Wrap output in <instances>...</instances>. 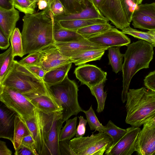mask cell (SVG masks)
I'll return each instance as SVG.
<instances>
[{
  "instance_id": "obj_11",
  "label": "cell",
  "mask_w": 155,
  "mask_h": 155,
  "mask_svg": "<svg viewBox=\"0 0 155 155\" xmlns=\"http://www.w3.org/2000/svg\"><path fill=\"white\" fill-rule=\"evenodd\" d=\"M131 21L134 28L155 29V2L137 5L133 14Z\"/></svg>"
},
{
  "instance_id": "obj_47",
  "label": "cell",
  "mask_w": 155,
  "mask_h": 155,
  "mask_svg": "<svg viewBox=\"0 0 155 155\" xmlns=\"http://www.w3.org/2000/svg\"><path fill=\"white\" fill-rule=\"evenodd\" d=\"M12 151L7 147L6 143L0 141V155H12Z\"/></svg>"
},
{
  "instance_id": "obj_2",
  "label": "cell",
  "mask_w": 155,
  "mask_h": 155,
  "mask_svg": "<svg viewBox=\"0 0 155 155\" xmlns=\"http://www.w3.org/2000/svg\"><path fill=\"white\" fill-rule=\"evenodd\" d=\"M153 46L150 43L141 40L129 44L124 54L123 64V90L121 99L123 103L126 101L127 93L131 80L139 70L149 68L153 59Z\"/></svg>"
},
{
  "instance_id": "obj_54",
  "label": "cell",
  "mask_w": 155,
  "mask_h": 155,
  "mask_svg": "<svg viewBox=\"0 0 155 155\" xmlns=\"http://www.w3.org/2000/svg\"><path fill=\"white\" fill-rule=\"evenodd\" d=\"M54 0H47L48 4V7L50 8L52 2Z\"/></svg>"
},
{
  "instance_id": "obj_35",
  "label": "cell",
  "mask_w": 155,
  "mask_h": 155,
  "mask_svg": "<svg viewBox=\"0 0 155 155\" xmlns=\"http://www.w3.org/2000/svg\"><path fill=\"white\" fill-rule=\"evenodd\" d=\"M14 7L25 15L32 14L35 12L36 4L29 0H12Z\"/></svg>"
},
{
  "instance_id": "obj_37",
  "label": "cell",
  "mask_w": 155,
  "mask_h": 155,
  "mask_svg": "<svg viewBox=\"0 0 155 155\" xmlns=\"http://www.w3.org/2000/svg\"><path fill=\"white\" fill-rule=\"evenodd\" d=\"M40 55L39 51L33 52L18 62L24 66L38 65L39 63Z\"/></svg>"
},
{
  "instance_id": "obj_39",
  "label": "cell",
  "mask_w": 155,
  "mask_h": 155,
  "mask_svg": "<svg viewBox=\"0 0 155 155\" xmlns=\"http://www.w3.org/2000/svg\"><path fill=\"white\" fill-rule=\"evenodd\" d=\"M50 9L54 16L67 13L66 8L60 0H54L51 4Z\"/></svg>"
},
{
  "instance_id": "obj_48",
  "label": "cell",
  "mask_w": 155,
  "mask_h": 155,
  "mask_svg": "<svg viewBox=\"0 0 155 155\" xmlns=\"http://www.w3.org/2000/svg\"><path fill=\"white\" fill-rule=\"evenodd\" d=\"M13 6L12 0H0V7L9 9Z\"/></svg>"
},
{
  "instance_id": "obj_25",
  "label": "cell",
  "mask_w": 155,
  "mask_h": 155,
  "mask_svg": "<svg viewBox=\"0 0 155 155\" xmlns=\"http://www.w3.org/2000/svg\"><path fill=\"white\" fill-rule=\"evenodd\" d=\"M30 134L28 128L21 117L17 115L15 119L13 142L15 152L21 146L22 140L25 137Z\"/></svg>"
},
{
  "instance_id": "obj_55",
  "label": "cell",
  "mask_w": 155,
  "mask_h": 155,
  "mask_svg": "<svg viewBox=\"0 0 155 155\" xmlns=\"http://www.w3.org/2000/svg\"><path fill=\"white\" fill-rule=\"evenodd\" d=\"M143 0H137V5L141 4Z\"/></svg>"
},
{
  "instance_id": "obj_45",
  "label": "cell",
  "mask_w": 155,
  "mask_h": 155,
  "mask_svg": "<svg viewBox=\"0 0 155 155\" xmlns=\"http://www.w3.org/2000/svg\"><path fill=\"white\" fill-rule=\"evenodd\" d=\"M9 39L0 30V48L1 49H7L10 45Z\"/></svg>"
},
{
  "instance_id": "obj_30",
  "label": "cell",
  "mask_w": 155,
  "mask_h": 155,
  "mask_svg": "<svg viewBox=\"0 0 155 155\" xmlns=\"http://www.w3.org/2000/svg\"><path fill=\"white\" fill-rule=\"evenodd\" d=\"M77 117L66 120L64 126L61 129L60 133L59 142L64 140H70L76 135Z\"/></svg>"
},
{
  "instance_id": "obj_34",
  "label": "cell",
  "mask_w": 155,
  "mask_h": 155,
  "mask_svg": "<svg viewBox=\"0 0 155 155\" xmlns=\"http://www.w3.org/2000/svg\"><path fill=\"white\" fill-rule=\"evenodd\" d=\"M125 34L131 35L135 38L146 41L151 44L155 47V40L153 36L147 31V32L138 31L128 26L122 30Z\"/></svg>"
},
{
  "instance_id": "obj_17",
  "label": "cell",
  "mask_w": 155,
  "mask_h": 155,
  "mask_svg": "<svg viewBox=\"0 0 155 155\" xmlns=\"http://www.w3.org/2000/svg\"><path fill=\"white\" fill-rule=\"evenodd\" d=\"M17 114L1 101L0 137L13 142L15 117Z\"/></svg>"
},
{
  "instance_id": "obj_7",
  "label": "cell",
  "mask_w": 155,
  "mask_h": 155,
  "mask_svg": "<svg viewBox=\"0 0 155 155\" xmlns=\"http://www.w3.org/2000/svg\"><path fill=\"white\" fill-rule=\"evenodd\" d=\"M34 116L29 120L21 118L35 141L39 155H47L48 126L52 113H45L36 107L34 108Z\"/></svg>"
},
{
  "instance_id": "obj_31",
  "label": "cell",
  "mask_w": 155,
  "mask_h": 155,
  "mask_svg": "<svg viewBox=\"0 0 155 155\" xmlns=\"http://www.w3.org/2000/svg\"><path fill=\"white\" fill-rule=\"evenodd\" d=\"M104 83L103 82H101L90 88L91 94L97 100V108L96 111L98 113L103 111L107 97V93L104 90Z\"/></svg>"
},
{
  "instance_id": "obj_19",
  "label": "cell",
  "mask_w": 155,
  "mask_h": 155,
  "mask_svg": "<svg viewBox=\"0 0 155 155\" xmlns=\"http://www.w3.org/2000/svg\"><path fill=\"white\" fill-rule=\"evenodd\" d=\"M54 21H57L76 19H107L99 10L88 0H85L84 8L81 11L74 13H66L61 15L54 16Z\"/></svg>"
},
{
  "instance_id": "obj_5",
  "label": "cell",
  "mask_w": 155,
  "mask_h": 155,
  "mask_svg": "<svg viewBox=\"0 0 155 155\" xmlns=\"http://www.w3.org/2000/svg\"><path fill=\"white\" fill-rule=\"evenodd\" d=\"M46 85L62 109L61 119L64 122L71 116L76 115L83 111L78 101V85L74 81L69 79L68 75L61 82Z\"/></svg>"
},
{
  "instance_id": "obj_4",
  "label": "cell",
  "mask_w": 155,
  "mask_h": 155,
  "mask_svg": "<svg viewBox=\"0 0 155 155\" xmlns=\"http://www.w3.org/2000/svg\"><path fill=\"white\" fill-rule=\"evenodd\" d=\"M0 86L13 88L22 94L48 90L42 79L16 60Z\"/></svg>"
},
{
  "instance_id": "obj_8",
  "label": "cell",
  "mask_w": 155,
  "mask_h": 155,
  "mask_svg": "<svg viewBox=\"0 0 155 155\" xmlns=\"http://www.w3.org/2000/svg\"><path fill=\"white\" fill-rule=\"evenodd\" d=\"M0 101L22 119L28 120L34 116L35 107L23 94L15 89L6 87H0Z\"/></svg>"
},
{
  "instance_id": "obj_14",
  "label": "cell",
  "mask_w": 155,
  "mask_h": 155,
  "mask_svg": "<svg viewBox=\"0 0 155 155\" xmlns=\"http://www.w3.org/2000/svg\"><path fill=\"white\" fill-rule=\"evenodd\" d=\"M23 94L35 107L44 112L49 113L62 110L57 100L48 88L43 92Z\"/></svg>"
},
{
  "instance_id": "obj_32",
  "label": "cell",
  "mask_w": 155,
  "mask_h": 155,
  "mask_svg": "<svg viewBox=\"0 0 155 155\" xmlns=\"http://www.w3.org/2000/svg\"><path fill=\"white\" fill-rule=\"evenodd\" d=\"M104 133H106L112 138L113 146L127 132V128L123 129L116 126L111 120L108 122L105 126Z\"/></svg>"
},
{
  "instance_id": "obj_50",
  "label": "cell",
  "mask_w": 155,
  "mask_h": 155,
  "mask_svg": "<svg viewBox=\"0 0 155 155\" xmlns=\"http://www.w3.org/2000/svg\"><path fill=\"white\" fill-rule=\"evenodd\" d=\"M143 125L150 127H155V115L146 121Z\"/></svg>"
},
{
  "instance_id": "obj_52",
  "label": "cell",
  "mask_w": 155,
  "mask_h": 155,
  "mask_svg": "<svg viewBox=\"0 0 155 155\" xmlns=\"http://www.w3.org/2000/svg\"><path fill=\"white\" fill-rule=\"evenodd\" d=\"M147 31L153 36L154 40H155V29L151 30H149Z\"/></svg>"
},
{
  "instance_id": "obj_10",
  "label": "cell",
  "mask_w": 155,
  "mask_h": 155,
  "mask_svg": "<svg viewBox=\"0 0 155 155\" xmlns=\"http://www.w3.org/2000/svg\"><path fill=\"white\" fill-rule=\"evenodd\" d=\"M39 51L40 55L39 63L38 65L46 72L71 62L69 58L62 54L54 43L43 47Z\"/></svg>"
},
{
  "instance_id": "obj_22",
  "label": "cell",
  "mask_w": 155,
  "mask_h": 155,
  "mask_svg": "<svg viewBox=\"0 0 155 155\" xmlns=\"http://www.w3.org/2000/svg\"><path fill=\"white\" fill-rule=\"evenodd\" d=\"M72 63L71 62L62 65L47 72L43 79L45 84L50 86L62 81L68 75Z\"/></svg>"
},
{
  "instance_id": "obj_27",
  "label": "cell",
  "mask_w": 155,
  "mask_h": 155,
  "mask_svg": "<svg viewBox=\"0 0 155 155\" xmlns=\"http://www.w3.org/2000/svg\"><path fill=\"white\" fill-rule=\"evenodd\" d=\"M113 27L108 22L90 25L79 29L77 31L84 38L87 39L103 33Z\"/></svg>"
},
{
  "instance_id": "obj_33",
  "label": "cell",
  "mask_w": 155,
  "mask_h": 155,
  "mask_svg": "<svg viewBox=\"0 0 155 155\" xmlns=\"http://www.w3.org/2000/svg\"><path fill=\"white\" fill-rule=\"evenodd\" d=\"M85 114L87 123L91 130H95L99 133L104 132L105 129V126L102 125L99 121L92 105L87 110H83Z\"/></svg>"
},
{
  "instance_id": "obj_21",
  "label": "cell",
  "mask_w": 155,
  "mask_h": 155,
  "mask_svg": "<svg viewBox=\"0 0 155 155\" xmlns=\"http://www.w3.org/2000/svg\"><path fill=\"white\" fill-rule=\"evenodd\" d=\"M86 38L78 34L77 31L62 28L58 22L54 21V42H69L83 40Z\"/></svg>"
},
{
  "instance_id": "obj_18",
  "label": "cell",
  "mask_w": 155,
  "mask_h": 155,
  "mask_svg": "<svg viewBox=\"0 0 155 155\" xmlns=\"http://www.w3.org/2000/svg\"><path fill=\"white\" fill-rule=\"evenodd\" d=\"M136 152L139 155H153L155 152V127L143 125L139 135Z\"/></svg>"
},
{
  "instance_id": "obj_51",
  "label": "cell",
  "mask_w": 155,
  "mask_h": 155,
  "mask_svg": "<svg viewBox=\"0 0 155 155\" xmlns=\"http://www.w3.org/2000/svg\"><path fill=\"white\" fill-rule=\"evenodd\" d=\"M94 6L98 9V7L101 5L104 0H92Z\"/></svg>"
},
{
  "instance_id": "obj_40",
  "label": "cell",
  "mask_w": 155,
  "mask_h": 155,
  "mask_svg": "<svg viewBox=\"0 0 155 155\" xmlns=\"http://www.w3.org/2000/svg\"><path fill=\"white\" fill-rule=\"evenodd\" d=\"M61 155H77L71 147L70 140H64L59 142Z\"/></svg>"
},
{
  "instance_id": "obj_23",
  "label": "cell",
  "mask_w": 155,
  "mask_h": 155,
  "mask_svg": "<svg viewBox=\"0 0 155 155\" xmlns=\"http://www.w3.org/2000/svg\"><path fill=\"white\" fill-rule=\"evenodd\" d=\"M105 50H90L82 51L70 58L71 62L76 66H80L91 61L100 60Z\"/></svg>"
},
{
  "instance_id": "obj_26",
  "label": "cell",
  "mask_w": 155,
  "mask_h": 155,
  "mask_svg": "<svg viewBox=\"0 0 155 155\" xmlns=\"http://www.w3.org/2000/svg\"><path fill=\"white\" fill-rule=\"evenodd\" d=\"M11 45L0 54V85L12 67L14 61Z\"/></svg>"
},
{
  "instance_id": "obj_42",
  "label": "cell",
  "mask_w": 155,
  "mask_h": 155,
  "mask_svg": "<svg viewBox=\"0 0 155 155\" xmlns=\"http://www.w3.org/2000/svg\"><path fill=\"white\" fill-rule=\"evenodd\" d=\"M143 81L144 85L147 89L155 92V70L146 76Z\"/></svg>"
},
{
  "instance_id": "obj_12",
  "label": "cell",
  "mask_w": 155,
  "mask_h": 155,
  "mask_svg": "<svg viewBox=\"0 0 155 155\" xmlns=\"http://www.w3.org/2000/svg\"><path fill=\"white\" fill-rule=\"evenodd\" d=\"M62 111L53 112L50 119L47 132V155H61L59 137L64 122L62 120Z\"/></svg>"
},
{
  "instance_id": "obj_36",
  "label": "cell",
  "mask_w": 155,
  "mask_h": 155,
  "mask_svg": "<svg viewBox=\"0 0 155 155\" xmlns=\"http://www.w3.org/2000/svg\"><path fill=\"white\" fill-rule=\"evenodd\" d=\"M120 2L126 18L130 23L134 12L137 5V0H120Z\"/></svg>"
},
{
  "instance_id": "obj_53",
  "label": "cell",
  "mask_w": 155,
  "mask_h": 155,
  "mask_svg": "<svg viewBox=\"0 0 155 155\" xmlns=\"http://www.w3.org/2000/svg\"><path fill=\"white\" fill-rule=\"evenodd\" d=\"M76 1L78 2L80 4L82 5H84L85 0H75Z\"/></svg>"
},
{
  "instance_id": "obj_3",
  "label": "cell",
  "mask_w": 155,
  "mask_h": 155,
  "mask_svg": "<svg viewBox=\"0 0 155 155\" xmlns=\"http://www.w3.org/2000/svg\"><path fill=\"white\" fill-rule=\"evenodd\" d=\"M126 107L125 122L139 127L155 115V92L142 87L129 89Z\"/></svg>"
},
{
  "instance_id": "obj_56",
  "label": "cell",
  "mask_w": 155,
  "mask_h": 155,
  "mask_svg": "<svg viewBox=\"0 0 155 155\" xmlns=\"http://www.w3.org/2000/svg\"><path fill=\"white\" fill-rule=\"evenodd\" d=\"M90 3H91L94 6L92 0H88ZM95 7V6H94Z\"/></svg>"
},
{
  "instance_id": "obj_41",
  "label": "cell",
  "mask_w": 155,
  "mask_h": 155,
  "mask_svg": "<svg viewBox=\"0 0 155 155\" xmlns=\"http://www.w3.org/2000/svg\"><path fill=\"white\" fill-rule=\"evenodd\" d=\"M21 145L32 151L35 155H39L36 149L35 141L30 134L24 138Z\"/></svg>"
},
{
  "instance_id": "obj_1",
  "label": "cell",
  "mask_w": 155,
  "mask_h": 155,
  "mask_svg": "<svg viewBox=\"0 0 155 155\" xmlns=\"http://www.w3.org/2000/svg\"><path fill=\"white\" fill-rule=\"evenodd\" d=\"M22 20L21 34L25 55L54 42V16L48 7L40 12L25 15Z\"/></svg>"
},
{
  "instance_id": "obj_58",
  "label": "cell",
  "mask_w": 155,
  "mask_h": 155,
  "mask_svg": "<svg viewBox=\"0 0 155 155\" xmlns=\"http://www.w3.org/2000/svg\"><path fill=\"white\" fill-rule=\"evenodd\" d=\"M153 155H155V152L153 154Z\"/></svg>"
},
{
  "instance_id": "obj_6",
  "label": "cell",
  "mask_w": 155,
  "mask_h": 155,
  "mask_svg": "<svg viewBox=\"0 0 155 155\" xmlns=\"http://www.w3.org/2000/svg\"><path fill=\"white\" fill-rule=\"evenodd\" d=\"M112 143L111 137L104 132L70 140V146L77 155H102Z\"/></svg>"
},
{
  "instance_id": "obj_20",
  "label": "cell",
  "mask_w": 155,
  "mask_h": 155,
  "mask_svg": "<svg viewBox=\"0 0 155 155\" xmlns=\"http://www.w3.org/2000/svg\"><path fill=\"white\" fill-rule=\"evenodd\" d=\"M19 18V12L13 6L9 9L0 7V30L9 39Z\"/></svg>"
},
{
  "instance_id": "obj_49",
  "label": "cell",
  "mask_w": 155,
  "mask_h": 155,
  "mask_svg": "<svg viewBox=\"0 0 155 155\" xmlns=\"http://www.w3.org/2000/svg\"><path fill=\"white\" fill-rule=\"evenodd\" d=\"M37 5L39 10H43L45 9L48 6L47 0H39Z\"/></svg>"
},
{
  "instance_id": "obj_46",
  "label": "cell",
  "mask_w": 155,
  "mask_h": 155,
  "mask_svg": "<svg viewBox=\"0 0 155 155\" xmlns=\"http://www.w3.org/2000/svg\"><path fill=\"white\" fill-rule=\"evenodd\" d=\"M14 154L15 155H35L32 151L21 145L18 150L15 152Z\"/></svg>"
},
{
  "instance_id": "obj_13",
  "label": "cell",
  "mask_w": 155,
  "mask_h": 155,
  "mask_svg": "<svg viewBox=\"0 0 155 155\" xmlns=\"http://www.w3.org/2000/svg\"><path fill=\"white\" fill-rule=\"evenodd\" d=\"M74 73L81 84L87 85L89 88L101 82L105 83L107 73L96 66L84 64L75 68Z\"/></svg>"
},
{
  "instance_id": "obj_9",
  "label": "cell",
  "mask_w": 155,
  "mask_h": 155,
  "mask_svg": "<svg viewBox=\"0 0 155 155\" xmlns=\"http://www.w3.org/2000/svg\"><path fill=\"white\" fill-rule=\"evenodd\" d=\"M141 130L139 127L127 128L126 133L114 145L105 152L106 155H131L136 151L139 135Z\"/></svg>"
},
{
  "instance_id": "obj_57",
  "label": "cell",
  "mask_w": 155,
  "mask_h": 155,
  "mask_svg": "<svg viewBox=\"0 0 155 155\" xmlns=\"http://www.w3.org/2000/svg\"><path fill=\"white\" fill-rule=\"evenodd\" d=\"M29 0L32 2H33L34 0Z\"/></svg>"
},
{
  "instance_id": "obj_44",
  "label": "cell",
  "mask_w": 155,
  "mask_h": 155,
  "mask_svg": "<svg viewBox=\"0 0 155 155\" xmlns=\"http://www.w3.org/2000/svg\"><path fill=\"white\" fill-rule=\"evenodd\" d=\"M24 66L30 71L43 80L46 72L40 66L38 65Z\"/></svg>"
},
{
  "instance_id": "obj_24",
  "label": "cell",
  "mask_w": 155,
  "mask_h": 155,
  "mask_svg": "<svg viewBox=\"0 0 155 155\" xmlns=\"http://www.w3.org/2000/svg\"><path fill=\"white\" fill-rule=\"evenodd\" d=\"M108 21L107 19L95 18L63 20L57 22L62 28L77 31L79 29L90 25L107 23Z\"/></svg>"
},
{
  "instance_id": "obj_43",
  "label": "cell",
  "mask_w": 155,
  "mask_h": 155,
  "mask_svg": "<svg viewBox=\"0 0 155 155\" xmlns=\"http://www.w3.org/2000/svg\"><path fill=\"white\" fill-rule=\"evenodd\" d=\"M79 123L78 126L76 136V137H83L86 131V126L87 122V120L85 119L82 116L78 117Z\"/></svg>"
},
{
  "instance_id": "obj_29",
  "label": "cell",
  "mask_w": 155,
  "mask_h": 155,
  "mask_svg": "<svg viewBox=\"0 0 155 155\" xmlns=\"http://www.w3.org/2000/svg\"><path fill=\"white\" fill-rule=\"evenodd\" d=\"M13 56L22 57L24 54L21 33L15 28L10 38Z\"/></svg>"
},
{
  "instance_id": "obj_15",
  "label": "cell",
  "mask_w": 155,
  "mask_h": 155,
  "mask_svg": "<svg viewBox=\"0 0 155 155\" xmlns=\"http://www.w3.org/2000/svg\"><path fill=\"white\" fill-rule=\"evenodd\" d=\"M87 39L108 48L114 46H127L131 42L130 39L124 33L114 27Z\"/></svg>"
},
{
  "instance_id": "obj_38",
  "label": "cell",
  "mask_w": 155,
  "mask_h": 155,
  "mask_svg": "<svg viewBox=\"0 0 155 155\" xmlns=\"http://www.w3.org/2000/svg\"><path fill=\"white\" fill-rule=\"evenodd\" d=\"M66 8L67 13H74L81 11L84 5L75 0H60Z\"/></svg>"
},
{
  "instance_id": "obj_28",
  "label": "cell",
  "mask_w": 155,
  "mask_h": 155,
  "mask_svg": "<svg viewBox=\"0 0 155 155\" xmlns=\"http://www.w3.org/2000/svg\"><path fill=\"white\" fill-rule=\"evenodd\" d=\"M120 47H110L108 48V56L109 60L108 64L110 65L113 71L116 73L122 70L123 58L124 54L120 51Z\"/></svg>"
},
{
  "instance_id": "obj_16",
  "label": "cell",
  "mask_w": 155,
  "mask_h": 155,
  "mask_svg": "<svg viewBox=\"0 0 155 155\" xmlns=\"http://www.w3.org/2000/svg\"><path fill=\"white\" fill-rule=\"evenodd\" d=\"M54 43L62 54L69 58L85 51L108 49V48L91 42L87 39L79 41L65 43L54 42Z\"/></svg>"
}]
</instances>
